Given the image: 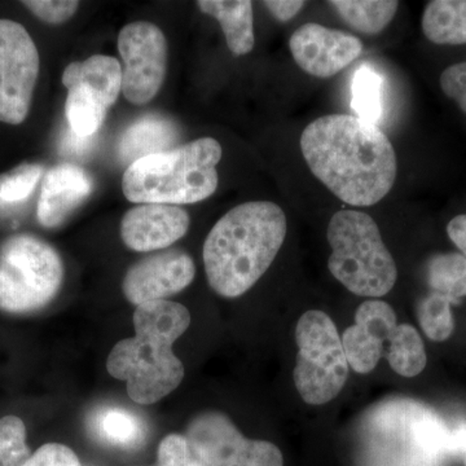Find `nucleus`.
<instances>
[{
	"label": "nucleus",
	"instance_id": "28",
	"mask_svg": "<svg viewBox=\"0 0 466 466\" xmlns=\"http://www.w3.org/2000/svg\"><path fill=\"white\" fill-rule=\"evenodd\" d=\"M156 466H207L184 435L170 434L158 446Z\"/></svg>",
	"mask_w": 466,
	"mask_h": 466
},
{
	"label": "nucleus",
	"instance_id": "31",
	"mask_svg": "<svg viewBox=\"0 0 466 466\" xmlns=\"http://www.w3.org/2000/svg\"><path fill=\"white\" fill-rule=\"evenodd\" d=\"M441 87L466 115V61L451 66L441 73Z\"/></svg>",
	"mask_w": 466,
	"mask_h": 466
},
{
	"label": "nucleus",
	"instance_id": "17",
	"mask_svg": "<svg viewBox=\"0 0 466 466\" xmlns=\"http://www.w3.org/2000/svg\"><path fill=\"white\" fill-rule=\"evenodd\" d=\"M63 85L67 88L66 116L70 128L81 137H95L115 104L85 82L63 79Z\"/></svg>",
	"mask_w": 466,
	"mask_h": 466
},
{
	"label": "nucleus",
	"instance_id": "3",
	"mask_svg": "<svg viewBox=\"0 0 466 466\" xmlns=\"http://www.w3.org/2000/svg\"><path fill=\"white\" fill-rule=\"evenodd\" d=\"M135 337L116 342L106 360L109 375L126 382L135 403L149 406L179 388L186 370L173 345L191 325L182 303L153 300L134 312Z\"/></svg>",
	"mask_w": 466,
	"mask_h": 466
},
{
	"label": "nucleus",
	"instance_id": "1",
	"mask_svg": "<svg viewBox=\"0 0 466 466\" xmlns=\"http://www.w3.org/2000/svg\"><path fill=\"white\" fill-rule=\"evenodd\" d=\"M299 144L311 173L346 204L372 207L394 187V147L376 125L359 116H320L303 130Z\"/></svg>",
	"mask_w": 466,
	"mask_h": 466
},
{
	"label": "nucleus",
	"instance_id": "25",
	"mask_svg": "<svg viewBox=\"0 0 466 466\" xmlns=\"http://www.w3.org/2000/svg\"><path fill=\"white\" fill-rule=\"evenodd\" d=\"M453 300L431 291L417 306V319L422 332L431 341H447L455 330L451 305Z\"/></svg>",
	"mask_w": 466,
	"mask_h": 466
},
{
	"label": "nucleus",
	"instance_id": "30",
	"mask_svg": "<svg viewBox=\"0 0 466 466\" xmlns=\"http://www.w3.org/2000/svg\"><path fill=\"white\" fill-rule=\"evenodd\" d=\"M25 466H82L75 451L66 444L47 443L33 453Z\"/></svg>",
	"mask_w": 466,
	"mask_h": 466
},
{
	"label": "nucleus",
	"instance_id": "12",
	"mask_svg": "<svg viewBox=\"0 0 466 466\" xmlns=\"http://www.w3.org/2000/svg\"><path fill=\"white\" fill-rule=\"evenodd\" d=\"M289 48L303 72L317 78H330L360 56L363 43L352 34L309 23L293 33Z\"/></svg>",
	"mask_w": 466,
	"mask_h": 466
},
{
	"label": "nucleus",
	"instance_id": "33",
	"mask_svg": "<svg viewBox=\"0 0 466 466\" xmlns=\"http://www.w3.org/2000/svg\"><path fill=\"white\" fill-rule=\"evenodd\" d=\"M92 144H94V137H81V135L76 134L75 131L70 128L66 134V137H64L61 150H63L66 155L78 156V157H81V156L90 152Z\"/></svg>",
	"mask_w": 466,
	"mask_h": 466
},
{
	"label": "nucleus",
	"instance_id": "29",
	"mask_svg": "<svg viewBox=\"0 0 466 466\" xmlns=\"http://www.w3.org/2000/svg\"><path fill=\"white\" fill-rule=\"evenodd\" d=\"M23 5L36 17L51 25L66 23L79 8V2L76 0H26Z\"/></svg>",
	"mask_w": 466,
	"mask_h": 466
},
{
	"label": "nucleus",
	"instance_id": "15",
	"mask_svg": "<svg viewBox=\"0 0 466 466\" xmlns=\"http://www.w3.org/2000/svg\"><path fill=\"white\" fill-rule=\"evenodd\" d=\"M177 128L171 119L157 115L143 116L126 130L119 142V158L125 164L167 152L177 142Z\"/></svg>",
	"mask_w": 466,
	"mask_h": 466
},
{
	"label": "nucleus",
	"instance_id": "16",
	"mask_svg": "<svg viewBox=\"0 0 466 466\" xmlns=\"http://www.w3.org/2000/svg\"><path fill=\"white\" fill-rule=\"evenodd\" d=\"M198 5L201 12L220 24L233 55L244 56L253 51L256 43L253 3L249 0H200Z\"/></svg>",
	"mask_w": 466,
	"mask_h": 466
},
{
	"label": "nucleus",
	"instance_id": "14",
	"mask_svg": "<svg viewBox=\"0 0 466 466\" xmlns=\"http://www.w3.org/2000/svg\"><path fill=\"white\" fill-rule=\"evenodd\" d=\"M94 189L91 175L76 164L64 162L51 167L43 177L36 217L45 228H57L66 223Z\"/></svg>",
	"mask_w": 466,
	"mask_h": 466
},
{
	"label": "nucleus",
	"instance_id": "20",
	"mask_svg": "<svg viewBox=\"0 0 466 466\" xmlns=\"http://www.w3.org/2000/svg\"><path fill=\"white\" fill-rule=\"evenodd\" d=\"M334 11L352 29L367 35L381 33L397 14L400 2L392 0H333Z\"/></svg>",
	"mask_w": 466,
	"mask_h": 466
},
{
	"label": "nucleus",
	"instance_id": "26",
	"mask_svg": "<svg viewBox=\"0 0 466 466\" xmlns=\"http://www.w3.org/2000/svg\"><path fill=\"white\" fill-rule=\"evenodd\" d=\"M341 341L349 367L354 372L367 375L375 370L383 354L381 341L357 324L343 332Z\"/></svg>",
	"mask_w": 466,
	"mask_h": 466
},
{
	"label": "nucleus",
	"instance_id": "2",
	"mask_svg": "<svg viewBox=\"0 0 466 466\" xmlns=\"http://www.w3.org/2000/svg\"><path fill=\"white\" fill-rule=\"evenodd\" d=\"M288 220L274 202H244L220 218L204 244V266L211 289L238 299L274 263L287 238Z\"/></svg>",
	"mask_w": 466,
	"mask_h": 466
},
{
	"label": "nucleus",
	"instance_id": "4",
	"mask_svg": "<svg viewBox=\"0 0 466 466\" xmlns=\"http://www.w3.org/2000/svg\"><path fill=\"white\" fill-rule=\"evenodd\" d=\"M220 158L219 142L201 137L135 161L122 177V191L135 204H196L217 191Z\"/></svg>",
	"mask_w": 466,
	"mask_h": 466
},
{
	"label": "nucleus",
	"instance_id": "23",
	"mask_svg": "<svg viewBox=\"0 0 466 466\" xmlns=\"http://www.w3.org/2000/svg\"><path fill=\"white\" fill-rule=\"evenodd\" d=\"M383 78L372 66H359L351 84V106L359 118L379 124L382 116Z\"/></svg>",
	"mask_w": 466,
	"mask_h": 466
},
{
	"label": "nucleus",
	"instance_id": "11",
	"mask_svg": "<svg viewBox=\"0 0 466 466\" xmlns=\"http://www.w3.org/2000/svg\"><path fill=\"white\" fill-rule=\"evenodd\" d=\"M195 276V262L186 251H159L140 259L127 269L122 290L126 299L137 308L143 303L175 296L186 289Z\"/></svg>",
	"mask_w": 466,
	"mask_h": 466
},
{
	"label": "nucleus",
	"instance_id": "19",
	"mask_svg": "<svg viewBox=\"0 0 466 466\" xmlns=\"http://www.w3.org/2000/svg\"><path fill=\"white\" fill-rule=\"evenodd\" d=\"M422 32L435 45H466V0H433L422 15Z\"/></svg>",
	"mask_w": 466,
	"mask_h": 466
},
{
	"label": "nucleus",
	"instance_id": "21",
	"mask_svg": "<svg viewBox=\"0 0 466 466\" xmlns=\"http://www.w3.org/2000/svg\"><path fill=\"white\" fill-rule=\"evenodd\" d=\"M386 358L395 373L401 377L419 376L428 363L425 345L416 328L410 324H398L389 337Z\"/></svg>",
	"mask_w": 466,
	"mask_h": 466
},
{
	"label": "nucleus",
	"instance_id": "5",
	"mask_svg": "<svg viewBox=\"0 0 466 466\" xmlns=\"http://www.w3.org/2000/svg\"><path fill=\"white\" fill-rule=\"evenodd\" d=\"M328 268L346 289L359 297L386 296L398 279L397 265L379 226L368 214L342 210L328 226Z\"/></svg>",
	"mask_w": 466,
	"mask_h": 466
},
{
	"label": "nucleus",
	"instance_id": "6",
	"mask_svg": "<svg viewBox=\"0 0 466 466\" xmlns=\"http://www.w3.org/2000/svg\"><path fill=\"white\" fill-rule=\"evenodd\" d=\"M63 281V259L47 241L21 233L0 244V311H39L55 299Z\"/></svg>",
	"mask_w": 466,
	"mask_h": 466
},
{
	"label": "nucleus",
	"instance_id": "18",
	"mask_svg": "<svg viewBox=\"0 0 466 466\" xmlns=\"http://www.w3.org/2000/svg\"><path fill=\"white\" fill-rule=\"evenodd\" d=\"M90 429L101 443L122 450H134L146 440V424L131 410L101 407L91 413Z\"/></svg>",
	"mask_w": 466,
	"mask_h": 466
},
{
	"label": "nucleus",
	"instance_id": "7",
	"mask_svg": "<svg viewBox=\"0 0 466 466\" xmlns=\"http://www.w3.org/2000/svg\"><path fill=\"white\" fill-rule=\"evenodd\" d=\"M299 346L293 379L297 391L311 406H323L336 400L349 377L339 329L329 315L309 309L296 327Z\"/></svg>",
	"mask_w": 466,
	"mask_h": 466
},
{
	"label": "nucleus",
	"instance_id": "22",
	"mask_svg": "<svg viewBox=\"0 0 466 466\" xmlns=\"http://www.w3.org/2000/svg\"><path fill=\"white\" fill-rule=\"evenodd\" d=\"M426 280L431 291L453 303L466 297V258L462 254H437L426 266Z\"/></svg>",
	"mask_w": 466,
	"mask_h": 466
},
{
	"label": "nucleus",
	"instance_id": "32",
	"mask_svg": "<svg viewBox=\"0 0 466 466\" xmlns=\"http://www.w3.org/2000/svg\"><path fill=\"white\" fill-rule=\"evenodd\" d=\"M263 5L271 12L276 20L287 23L302 11L306 2H299V0H268V2H263Z\"/></svg>",
	"mask_w": 466,
	"mask_h": 466
},
{
	"label": "nucleus",
	"instance_id": "9",
	"mask_svg": "<svg viewBox=\"0 0 466 466\" xmlns=\"http://www.w3.org/2000/svg\"><path fill=\"white\" fill-rule=\"evenodd\" d=\"M38 48L25 27L0 20V122L20 125L32 106L39 76Z\"/></svg>",
	"mask_w": 466,
	"mask_h": 466
},
{
	"label": "nucleus",
	"instance_id": "13",
	"mask_svg": "<svg viewBox=\"0 0 466 466\" xmlns=\"http://www.w3.org/2000/svg\"><path fill=\"white\" fill-rule=\"evenodd\" d=\"M188 213L175 205L143 204L125 214L121 238L128 249L149 253L165 249L188 232Z\"/></svg>",
	"mask_w": 466,
	"mask_h": 466
},
{
	"label": "nucleus",
	"instance_id": "34",
	"mask_svg": "<svg viewBox=\"0 0 466 466\" xmlns=\"http://www.w3.org/2000/svg\"><path fill=\"white\" fill-rule=\"evenodd\" d=\"M447 233L466 258V214L453 218L447 226Z\"/></svg>",
	"mask_w": 466,
	"mask_h": 466
},
{
	"label": "nucleus",
	"instance_id": "27",
	"mask_svg": "<svg viewBox=\"0 0 466 466\" xmlns=\"http://www.w3.org/2000/svg\"><path fill=\"white\" fill-rule=\"evenodd\" d=\"M32 458L26 443V428L17 416L0 419V466H25Z\"/></svg>",
	"mask_w": 466,
	"mask_h": 466
},
{
	"label": "nucleus",
	"instance_id": "24",
	"mask_svg": "<svg viewBox=\"0 0 466 466\" xmlns=\"http://www.w3.org/2000/svg\"><path fill=\"white\" fill-rule=\"evenodd\" d=\"M43 173L42 165L23 164L0 175V211L8 213L26 204Z\"/></svg>",
	"mask_w": 466,
	"mask_h": 466
},
{
	"label": "nucleus",
	"instance_id": "8",
	"mask_svg": "<svg viewBox=\"0 0 466 466\" xmlns=\"http://www.w3.org/2000/svg\"><path fill=\"white\" fill-rule=\"evenodd\" d=\"M187 440L207 466H284L271 441L248 440L223 413L204 412L187 428Z\"/></svg>",
	"mask_w": 466,
	"mask_h": 466
},
{
	"label": "nucleus",
	"instance_id": "10",
	"mask_svg": "<svg viewBox=\"0 0 466 466\" xmlns=\"http://www.w3.org/2000/svg\"><path fill=\"white\" fill-rule=\"evenodd\" d=\"M118 51L126 99L135 106L155 99L167 76V41L162 30L144 21L128 24L119 32Z\"/></svg>",
	"mask_w": 466,
	"mask_h": 466
},
{
	"label": "nucleus",
	"instance_id": "35",
	"mask_svg": "<svg viewBox=\"0 0 466 466\" xmlns=\"http://www.w3.org/2000/svg\"><path fill=\"white\" fill-rule=\"evenodd\" d=\"M462 453H464V460H465V466H466V438H465V443H464V451H462Z\"/></svg>",
	"mask_w": 466,
	"mask_h": 466
}]
</instances>
